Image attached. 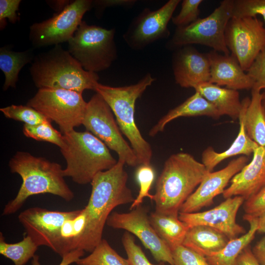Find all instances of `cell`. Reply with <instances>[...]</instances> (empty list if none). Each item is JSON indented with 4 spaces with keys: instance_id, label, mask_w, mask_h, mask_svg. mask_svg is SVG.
<instances>
[{
    "instance_id": "cell-43",
    "label": "cell",
    "mask_w": 265,
    "mask_h": 265,
    "mask_svg": "<svg viewBox=\"0 0 265 265\" xmlns=\"http://www.w3.org/2000/svg\"><path fill=\"white\" fill-rule=\"evenodd\" d=\"M84 251L80 249L72 251L63 256L62 261L59 265H70L76 263L83 256ZM31 265H41L39 262V257L35 255L32 258Z\"/></svg>"
},
{
    "instance_id": "cell-33",
    "label": "cell",
    "mask_w": 265,
    "mask_h": 265,
    "mask_svg": "<svg viewBox=\"0 0 265 265\" xmlns=\"http://www.w3.org/2000/svg\"><path fill=\"white\" fill-rule=\"evenodd\" d=\"M0 110L5 117L23 122L26 125H36L50 121L38 111L26 105H12L0 108Z\"/></svg>"
},
{
    "instance_id": "cell-45",
    "label": "cell",
    "mask_w": 265,
    "mask_h": 265,
    "mask_svg": "<svg viewBox=\"0 0 265 265\" xmlns=\"http://www.w3.org/2000/svg\"><path fill=\"white\" fill-rule=\"evenodd\" d=\"M261 265H265V236L254 246L252 250Z\"/></svg>"
},
{
    "instance_id": "cell-13",
    "label": "cell",
    "mask_w": 265,
    "mask_h": 265,
    "mask_svg": "<svg viewBox=\"0 0 265 265\" xmlns=\"http://www.w3.org/2000/svg\"><path fill=\"white\" fill-rule=\"evenodd\" d=\"M181 0H169L160 8L144 9L130 24L123 38L132 49L140 50L170 35L168 24Z\"/></svg>"
},
{
    "instance_id": "cell-3",
    "label": "cell",
    "mask_w": 265,
    "mask_h": 265,
    "mask_svg": "<svg viewBox=\"0 0 265 265\" xmlns=\"http://www.w3.org/2000/svg\"><path fill=\"white\" fill-rule=\"evenodd\" d=\"M209 172L205 166L187 153L171 155L159 177L153 201L155 211L179 215L184 203Z\"/></svg>"
},
{
    "instance_id": "cell-10",
    "label": "cell",
    "mask_w": 265,
    "mask_h": 265,
    "mask_svg": "<svg viewBox=\"0 0 265 265\" xmlns=\"http://www.w3.org/2000/svg\"><path fill=\"white\" fill-rule=\"evenodd\" d=\"M113 114L105 100L96 92L87 104L82 125L115 152L119 159L130 166L135 167L139 165L137 157L123 138Z\"/></svg>"
},
{
    "instance_id": "cell-34",
    "label": "cell",
    "mask_w": 265,
    "mask_h": 265,
    "mask_svg": "<svg viewBox=\"0 0 265 265\" xmlns=\"http://www.w3.org/2000/svg\"><path fill=\"white\" fill-rule=\"evenodd\" d=\"M136 178L139 186L138 194L130 206V210L140 205L145 197L153 200V195L149 192L155 179V172L151 165L141 164L137 168Z\"/></svg>"
},
{
    "instance_id": "cell-42",
    "label": "cell",
    "mask_w": 265,
    "mask_h": 265,
    "mask_svg": "<svg viewBox=\"0 0 265 265\" xmlns=\"http://www.w3.org/2000/svg\"><path fill=\"white\" fill-rule=\"evenodd\" d=\"M135 2V0H93L92 6L101 11L109 7H132Z\"/></svg>"
},
{
    "instance_id": "cell-30",
    "label": "cell",
    "mask_w": 265,
    "mask_h": 265,
    "mask_svg": "<svg viewBox=\"0 0 265 265\" xmlns=\"http://www.w3.org/2000/svg\"><path fill=\"white\" fill-rule=\"evenodd\" d=\"M38 245L28 236L18 242L9 243L5 241L1 232H0V253L11 260L14 265H25L35 255Z\"/></svg>"
},
{
    "instance_id": "cell-37",
    "label": "cell",
    "mask_w": 265,
    "mask_h": 265,
    "mask_svg": "<svg viewBox=\"0 0 265 265\" xmlns=\"http://www.w3.org/2000/svg\"><path fill=\"white\" fill-rule=\"evenodd\" d=\"M202 0H184L179 13L172 17V21L177 27L185 26L193 23L199 18V6Z\"/></svg>"
},
{
    "instance_id": "cell-40",
    "label": "cell",
    "mask_w": 265,
    "mask_h": 265,
    "mask_svg": "<svg viewBox=\"0 0 265 265\" xmlns=\"http://www.w3.org/2000/svg\"><path fill=\"white\" fill-rule=\"evenodd\" d=\"M21 2V0H0V30H2L6 25V19H8L9 22L13 24L18 21L17 11Z\"/></svg>"
},
{
    "instance_id": "cell-21",
    "label": "cell",
    "mask_w": 265,
    "mask_h": 265,
    "mask_svg": "<svg viewBox=\"0 0 265 265\" xmlns=\"http://www.w3.org/2000/svg\"><path fill=\"white\" fill-rule=\"evenodd\" d=\"M206 116L214 119L221 115L216 108L198 92L187 98L185 102L170 109L150 130L149 135L154 136L162 132L166 125L174 119L181 117Z\"/></svg>"
},
{
    "instance_id": "cell-11",
    "label": "cell",
    "mask_w": 265,
    "mask_h": 265,
    "mask_svg": "<svg viewBox=\"0 0 265 265\" xmlns=\"http://www.w3.org/2000/svg\"><path fill=\"white\" fill-rule=\"evenodd\" d=\"M93 0L72 1L62 11L29 27V39L35 48L59 45L73 36L85 13L92 7Z\"/></svg>"
},
{
    "instance_id": "cell-27",
    "label": "cell",
    "mask_w": 265,
    "mask_h": 265,
    "mask_svg": "<svg viewBox=\"0 0 265 265\" xmlns=\"http://www.w3.org/2000/svg\"><path fill=\"white\" fill-rule=\"evenodd\" d=\"M152 227L170 248L183 244L188 228L179 215L165 214L156 211L149 216Z\"/></svg>"
},
{
    "instance_id": "cell-18",
    "label": "cell",
    "mask_w": 265,
    "mask_h": 265,
    "mask_svg": "<svg viewBox=\"0 0 265 265\" xmlns=\"http://www.w3.org/2000/svg\"><path fill=\"white\" fill-rule=\"evenodd\" d=\"M172 68L176 82L184 88L192 87L210 81V64L207 53L187 45L174 53Z\"/></svg>"
},
{
    "instance_id": "cell-29",
    "label": "cell",
    "mask_w": 265,
    "mask_h": 265,
    "mask_svg": "<svg viewBox=\"0 0 265 265\" xmlns=\"http://www.w3.org/2000/svg\"><path fill=\"white\" fill-rule=\"evenodd\" d=\"M87 224V215L84 208L77 216L66 219L60 231V250L59 255L65 254L78 247Z\"/></svg>"
},
{
    "instance_id": "cell-23",
    "label": "cell",
    "mask_w": 265,
    "mask_h": 265,
    "mask_svg": "<svg viewBox=\"0 0 265 265\" xmlns=\"http://www.w3.org/2000/svg\"><path fill=\"white\" fill-rule=\"evenodd\" d=\"M239 130L231 146L222 152H217L212 147H208L202 154V162L209 172H212L221 161L226 159L241 155L249 156L259 146L247 134L244 126L243 117L241 110L239 118Z\"/></svg>"
},
{
    "instance_id": "cell-9",
    "label": "cell",
    "mask_w": 265,
    "mask_h": 265,
    "mask_svg": "<svg viewBox=\"0 0 265 265\" xmlns=\"http://www.w3.org/2000/svg\"><path fill=\"white\" fill-rule=\"evenodd\" d=\"M86 103L82 94L62 89H38L34 96L27 102L30 106L59 126L63 134L82 125Z\"/></svg>"
},
{
    "instance_id": "cell-1",
    "label": "cell",
    "mask_w": 265,
    "mask_h": 265,
    "mask_svg": "<svg viewBox=\"0 0 265 265\" xmlns=\"http://www.w3.org/2000/svg\"><path fill=\"white\" fill-rule=\"evenodd\" d=\"M125 162L119 159L111 168L99 172L91 182V192L84 208L87 224L78 249L92 252L102 240L107 218L116 207L132 203L134 198L128 187Z\"/></svg>"
},
{
    "instance_id": "cell-32",
    "label": "cell",
    "mask_w": 265,
    "mask_h": 265,
    "mask_svg": "<svg viewBox=\"0 0 265 265\" xmlns=\"http://www.w3.org/2000/svg\"><path fill=\"white\" fill-rule=\"evenodd\" d=\"M24 135L37 141L48 142L60 148L64 144V136L55 129L51 121H47L36 125L24 124L23 128Z\"/></svg>"
},
{
    "instance_id": "cell-49",
    "label": "cell",
    "mask_w": 265,
    "mask_h": 265,
    "mask_svg": "<svg viewBox=\"0 0 265 265\" xmlns=\"http://www.w3.org/2000/svg\"><path fill=\"white\" fill-rule=\"evenodd\" d=\"M158 265H165V264L162 262L159 263V264Z\"/></svg>"
},
{
    "instance_id": "cell-26",
    "label": "cell",
    "mask_w": 265,
    "mask_h": 265,
    "mask_svg": "<svg viewBox=\"0 0 265 265\" xmlns=\"http://www.w3.org/2000/svg\"><path fill=\"white\" fill-rule=\"evenodd\" d=\"M244 220L249 224L247 232L230 239L220 251L208 255L205 257L210 265H235L237 258L242 251L248 246L258 230V218L244 214Z\"/></svg>"
},
{
    "instance_id": "cell-39",
    "label": "cell",
    "mask_w": 265,
    "mask_h": 265,
    "mask_svg": "<svg viewBox=\"0 0 265 265\" xmlns=\"http://www.w3.org/2000/svg\"><path fill=\"white\" fill-rule=\"evenodd\" d=\"M247 74L254 82L252 89L260 91L265 90V48L257 56Z\"/></svg>"
},
{
    "instance_id": "cell-5",
    "label": "cell",
    "mask_w": 265,
    "mask_h": 265,
    "mask_svg": "<svg viewBox=\"0 0 265 265\" xmlns=\"http://www.w3.org/2000/svg\"><path fill=\"white\" fill-rule=\"evenodd\" d=\"M63 134L64 144L60 149L66 162L63 174L75 183H91L97 174L116 164L107 146L90 132L74 130Z\"/></svg>"
},
{
    "instance_id": "cell-19",
    "label": "cell",
    "mask_w": 265,
    "mask_h": 265,
    "mask_svg": "<svg viewBox=\"0 0 265 265\" xmlns=\"http://www.w3.org/2000/svg\"><path fill=\"white\" fill-rule=\"evenodd\" d=\"M230 182V186L222 193L225 199L239 196L245 201L265 187V147H257L251 161Z\"/></svg>"
},
{
    "instance_id": "cell-46",
    "label": "cell",
    "mask_w": 265,
    "mask_h": 265,
    "mask_svg": "<svg viewBox=\"0 0 265 265\" xmlns=\"http://www.w3.org/2000/svg\"><path fill=\"white\" fill-rule=\"evenodd\" d=\"M48 5L57 13L62 11L72 1L70 0H48Z\"/></svg>"
},
{
    "instance_id": "cell-7",
    "label": "cell",
    "mask_w": 265,
    "mask_h": 265,
    "mask_svg": "<svg viewBox=\"0 0 265 265\" xmlns=\"http://www.w3.org/2000/svg\"><path fill=\"white\" fill-rule=\"evenodd\" d=\"M115 30L90 25L82 21L68 41L67 51L86 71L97 73L109 68L116 60Z\"/></svg>"
},
{
    "instance_id": "cell-16",
    "label": "cell",
    "mask_w": 265,
    "mask_h": 265,
    "mask_svg": "<svg viewBox=\"0 0 265 265\" xmlns=\"http://www.w3.org/2000/svg\"><path fill=\"white\" fill-rule=\"evenodd\" d=\"M243 197L235 196L225 199L219 205L208 211L191 213H179V218L188 228L205 225L214 228L226 235L230 240L246 233L245 229L236 221Z\"/></svg>"
},
{
    "instance_id": "cell-47",
    "label": "cell",
    "mask_w": 265,
    "mask_h": 265,
    "mask_svg": "<svg viewBox=\"0 0 265 265\" xmlns=\"http://www.w3.org/2000/svg\"><path fill=\"white\" fill-rule=\"evenodd\" d=\"M258 218V230L257 232L265 233V212L259 215Z\"/></svg>"
},
{
    "instance_id": "cell-31",
    "label": "cell",
    "mask_w": 265,
    "mask_h": 265,
    "mask_svg": "<svg viewBox=\"0 0 265 265\" xmlns=\"http://www.w3.org/2000/svg\"><path fill=\"white\" fill-rule=\"evenodd\" d=\"M77 265H130L127 259L119 255L105 239L86 257L80 258Z\"/></svg>"
},
{
    "instance_id": "cell-12",
    "label": "cell",
    "mask_w": 265,
    "mask_h": 265,
    "mask_svg": "<svg viewBox=\"0 0 265 265\" xmlns=\"http://www.w3.org/2000/svg\"><path fill=\"white\" fill-rule=\"evenodd\" d=\"M227 47L244 71L265 48V27L257 17L235 18L229 21L225 32Z\"/></svg>"
},
{
    "instance_id": "cell-2",
    "label": "cell",
    "mask_w": 265,
    "mask_h": 265,
    "mask_svg": "<svg viewBox=\"0 0 265 265\" xmlns=\"http://www.w3.org/2000/svg\"><path fill=\"white\" fill-rule=\"evenodd\" d=\"M8 165L11 172L21 176L22 183L16 197L5 205L3 215L16 212L28 197L35 195L51 194L67 202L74 199V193L66 183L63 169L59 163L18 151Z\"/></svg>"
},
{
    "instance_id": "cell-22",
    "label": "cell",
    "mask_w": 265,
    "mask_h": 265,
    "mask_svg": "<svg viewBox=\"0 0 265 265\" xmlns=\"http://www.w3.org/2000/svg\"><path fill=\"white\" fill-rule=\"evenodd\" d=\"M212 104L221 116L238 119L242 106L238 90L224 88L210 82L202 83L194 88Z\"/></svg>"
},
{
    "instance_id": "cell-44",
    "label": "cell",
    "mask_w": 265,
    "mask_h": 265,
    "mask_svg": "<svg viewBox=\"0 0 265 265\" xmlns=\"http://www.w3.org/2000/svg\"><path fill=\"white\" fill-rule=\"evenodd\" d=\"M235 265H261L252 251L247 246L239 255Z\"/></svg>"
},
{
    "instance_id": "cell-28",
    "label": "cell",
    "mask_w": 265,
    "mask_h": 265,
    "mask_svg": "<svg viewBox=\"0 0 265 265\" xmlns=\"http://www.w3.org/2000/svg\"><path fill=\"white\" fill-rule=\"evenodd\" d=\"M34 57L32 49L16 52L10 46L0 48V69L5 76L3 90L6 91L9 87H16L20 71L26 64L33 61Z\"/></svg>"
},
{
    "instance_id": "cell-38",
    "label": "cell",
    "mask_w": 265,
    "mask_h": 265,
    "mask_svg": "<svg viewBox=\"0 0 265 265\" xmlns=\"http://www.w3.org/2000/svg\"><path fill=\"white\" fill-rule=\"evenodd\" d=\"M122 242L130 265H155L149 261L141 247L135 243L134 238L130 233L126 232L123 234Z\"/></svg>"
},
{
    "instance_id": "cell-6",
    "label": "cell",
    "mask_w": 265,
    "mask_h": 265,
    "mask_svg": "<svg viewBox=\"0 0 265 265\" xmlns=\"http://www.w3.org/2000/svg\"><path fill=\"white\" fill-rule=\"evenodd\" d=\"M154 80L148 73L135 84L112 87L98 83L95 91L103 97L110 106L122 133L131 143L139 165H151L153 152L151 145L143 137L135 122V105L136 100Z\"/></svg>"
},
{
    "instance_id": "cell-20",
    "label": "cell",
    "mask_w": 265,
    "mask_h": 265,
    "mask_svg": "<svg viewBox=\"0 0 265 265\" xmlns=\"http://www.w3.org/2000/svg\"><path fill=\"white\" fill-rule=\"evenodd\" d=\"M207 54L210 64V82L236 90L253 88V81L233 55L213 50Z\"/></svg>"
},
{
    "instance_id": "cell-48",
    "label": "cell",
    "mask_w": 265,
    "mask_h": 265,
    "mask_svg": "<svg viewBox=\"0 0 265 265\" xmlns=\"http://www.w3.org/2000/svg\"><path fill=\"white\" fill-rule=\"evenodd\" d=\"M262 103L265 111V90L262 93Z\"/></svg>"
},
{
    "instance_id": "cell-41",
    "label": "cell",
    "mask_w": 265,
    "mask_h": 265,
    "mask_svg": "<svg viewBox=\"0 0 265 265\" xmlns=\"http://www.w3.org/2000/svg\"><path fill=\"white\" fill-rule=\"evenodd\" d=\"M243 209L245 215L257 217L265 212V187L245 200Z\"/></svg>"
},
{
    "instance_id": "cell-15",
    "label": "cell",
    "mask_w": 265,
    "mask_h": 265,
    "mask_svg": "<svg viewBox=\"0 0 265 265\" xmlns=\"http://www.w3.org/2000/svg\"><path fill=\"white\" fill-rule=\"evenodd\" d=\"M81 209L71 211H51L40 207H31L22 212L18 220L29 236L39 247L50 248L59 254L60 231L67 219L75 217Z\"/></svg>"
},
{
    "instance_id": "cell-35",
    "label": "cell",
    "mask_w": 265,
    "mask_h": 265,
    "mask_svg": "<svg viewBox=\"0 0 265 265\" xmlns=\"http://www.w3.org/2000/svg\"><path fill=\"white\" fill-rule=\"evenodd\" d=\"M261 15L265 22V0H233L232 17H254Z\"/></svg>"
},
{
    "instance_id": "cell-17",
    "label": "cell",
    "mask_w": 265,
    "mask_h": 265,
    "mask_svg": "<svg viewBox=\"0 0 265 265\" xmlns=\"http://www.w3.org/2000/svg\"><path fill=\"white\" fill-rule=\"evenodd\" d=\"M248 160L246 156H241L230 161L224 168L209 172L182 205L179 212H197L203 207L212 204L213 199L223 193L233 177L247 164Z\"/></svg>"
},
{
    "instance_id": "cell-24",
    "label": "cell",
    "mask_w": 265,
    "mask_h": 265,
    "mask_svg": "<svg viewBox=\"0 0 265 265\" xmlns=\"http://www.w3.org/2000/svg\"><path fill=\"white\" fill-rule=\"evenodd\" d=\"M241 101L247 134L259 146L265 147V111L262 103V93L252 89L251 99L246 97Z\"/></svg>"
},
{
    "instance_id": "cell-25",
    "label": "cell",
    "mask_w": 265,
    "mask_h": 265,
    "mask_svg": "<svg viewBox=\"0 0 265 265\" xmlns=\"http://www.w3.org/2000/svg\"><path fill=\"white\" fill-rule=\"evenodd\" d=\"M230 239L221 232L205 225L188 228L183 245L204 257L222 249Z\"/></svg>"
},
{
    "instance_id": "cell-8",
    "label": "cell",
    "mask_w": 265,
    "mask_h": 265,
    "mask_svg": "<svg viewBox=\"0 0 265 265\" xmlns=\"http://www.w3.org/2000/svg\"><path fill=\"white\" fill-rule=\"evenodd\" d=\"M233 0H224L208 16L198 18L185 26L177 27L166 46L178 49L192 44H200L212 48L213 51L229 54L226 46L225 32L232 18Z\"/></svg>"
},
{
    "instance_id": "cell-14",
    "label": "cell",
    "mask_w": 265,
    "mask_h": 265,
    "mask_svg": "<svg viewBox=\"0 0 265 265\" xmlns=\"http://www.w3.org/2000/svg\"><path fill=\"white\" fill-rule=\"evenodd\" d=\"M147 212V209L141 205L128 212H113L108 216L106 224L134 235L159 263L174 265L170 247L155 231Z\"/></svg>"
},
{
    "instance_id": "cell-4",
    "label": "cell",
    "mask_w": 265,
    "mask_h": 265,
    "mask_svg": "<svg viewBox=\"0 0 265 265\" xmlns=\"http://www.w3.org/2000/svg\"><path fill=\"white\" fill-rule=\"evenodd\" d=\"M29 72L38 89H62L82 94L85 90L95 91L99 83L98 74L85 71L60 44L35 56Z\"/></svg>"
},
{
    "instance_id": "cell-36",
    "label": "cell",
    "mask_w": 265,
    "mask_h": 265,
    "mask_svg": "<svg viewBox=\"0 0 265 265\" xmlns=\"http://www.w3.org/2000/svg\"><path fill=\"white\" fill-rule=\"evenodd\" d=\"M170 249L174 265H210L203 255L183 244Z\"/></svg>"
}]
</instances>
